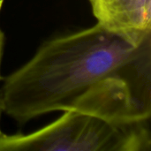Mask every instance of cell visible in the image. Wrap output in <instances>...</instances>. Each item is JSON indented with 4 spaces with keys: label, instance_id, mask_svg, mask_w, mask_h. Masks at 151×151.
Masks as SVG:
<instances>
[{
    "label": "cell",
    "instance_id": "1",
    "mask_svg": "<svg viewBox=\"0 0 151 151\" xmlns=\"http://www.w3.org/2000/svg\"><path fill=\"white\" fill-rule=\"evenodd\" d=\"M0 110L19 124L66 111L150 121L151 36L134 43L96 23L50 39L3 78Z\"/></svg>",
    "mask_w": 151,
    "mask_h": 151
},
{
    "label": "cell",
    "instance_id": "2",
    "mask_svg": "<svg viewBox=\"0 0 151 151\" xmlns=\"http://www.w3.org/2000/svg\"><path fill=\"white\" fill-rule=\"evenodd\" d=\"M150 151V121L127 123L80 111L28 134H4L0 151Z\"/></svg>",
    "mask_w": 151,
    "mask_h": 151
},
{
    "label": "cell",
    "instance_id": "3",
    "mask_svg": "<svg viewBox=\"0 0 151 151\" xmlns=\"http://www.w3.org/2000/svg\"><path fill=\"white\" fill-rule=\"evenodd\" d=\"M98 24L139 43L151 36V0H89Z\"/></svg>",
    "mask_w": 151,
    "mask_h": 151
},
{
    "label": "cell",
    "instance_id": "4",
    "mask_svg": "<svg viewBox=\"0 0 151 151\" xmlns=\"http://www.w3.org/2000/svg\"><path fill=\"white\" fill-rule=\"evenodd\" d=\"M4 33L0 29V68H1V62H2L3 53H4ZM0 111H1V110H0ZM4 134L2 132V130L0 128V140L2 139Z\"/></svg>",
    "mask_w": 151,
    "mask_h": 151
},
{
    "label": "cell",
    "instance_id": "5",
    "mask_svg": "<svg viewBox=\"0 0 151 151\" xmlns=\"http://www.w3.org/2000/svg\"><path fill=\"white\" fill-rule=\"evenodd\" d=\"M4 0H0V12H1V9H2L3 4H4Z\"/></svg>",
    "mask_w": 151,
    "mask_h": 151
}]
</instances>
